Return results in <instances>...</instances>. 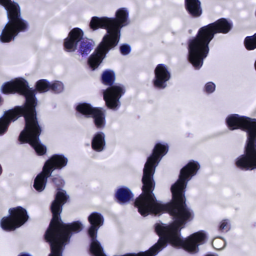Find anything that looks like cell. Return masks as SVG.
Instances as JSON below:
<instances>
[{
  "label": "cell",
  "mask_w": 256,
  "mask_h": 256,
  "mask_svg": "<svg viewBox=\"0 0 256 256\" xmlns=\"http://www.w3.org/2000/svg\"><path fill=\"white\" fill-rule=\"evenodd\" d=\"M0 5L6 11L8 22L0 34L2 43L12 42L18 34L26 32L29 28L28 22L20 16V9L18 3L14 0H2Z\"/></svg>",
  "instance_id": "6"
},
{
  "label": "cell",
  "mask_w": 256,
  "mask_h": 256,
  "mask_svg": "<svg viewBox=\"0 0 256 256\" xmlns=\"http://www.w3.org/2000/svg\"><path fill=\"white\" fill-rule=\"evenodd\" d=\"M184 6L188 13L194 18L200 17L202 14L201 4L198 0H186Z\"/></svg>",
  "instance_id": "17"
},
{
  "label": "cell",
  "mask_w": 256,
  "mask_h": 256,
  "mask_svg": "<svg viewBox=\"0 0 256 256\" xmlns=\"http://www.w3.org/2000/svg\"><path fill=\"white\" fill-rule=\"evenodd\" d=\"M50 83L46 80L41 79L36 82L34 90L36 93L42 94L50 90Z\"/></svg>",
  "instance_id": "20"
},
{
  "label": "cell",
  "mask_w": 256,
  "mask_h": 256,
  "mask_svg": "<svg viewBox=\"0 0 256 256\" xmlns=\"http://www.w3.org/2000/svg\"><path fill=\"white\" fill-rule=\"evenodd\" d=\"M68 163V159L61 154H54L50 156L44 163L42 171L34 178L32 186L38 192L44 190L47 179L55 170H60Z\"/></svg>",
  "instance_id": "7"
},
{
  "label": "cell",
  "mask_w": 256,
  "mask_h": 256,
  "mask_svg": "<svg viewBox=\"0 0 256 256\" xmlns=\"http://www.w3.org/2000/svg\"><path fill=\"white\" fill-rule=\"evenodd\" d=\"M76 111L85 117H91L95 126L102 129L106 124V111L102 108L94 107L86 102H79L74 106Z\"/></svg>",
  "instance_id": "9"
},
{
  "label": "cell",
  "mask_w": 256,
  "mask_h": 256,
  "mask_svg": "<svg viewBox=\"0 0 256 256\" xmlns=\"http://www.w3.org/2000/svg\"><path fill=\"white\" fill-rule=\"evenodd\" d=\"M125 87L122 84H116L102 91L105 106L110 110H116L120 106V98L124 94Z\"/></svg>",
  "instance_id": "10"
},
{
  "label": "cell",
  "mask_w": 256,
  "mask_h": 256,
  "mask_svg": "<svg viewBox=\"0 0 256 256\" xmlns=\"http://www.w3.org/2000/svg\"><path fill=\"white\" fill-rule=\"evenodd\" d=\"M8 213V215L0 220V227L5 232H14L28 220L29 216L26 210L20 206L10 208Z\"/></svg>",
  "instance_id": "8"
},
{
  "label": "cell",
  "mask_w": 256,
  "mask_h": 256,
  "mask_svg": "<svg viewBox=\"0 0 256 256\" xmlns=\"http://www.w3.org/2000/svg\"><path fill=\"white\" fill-rule=\"evenodd\" d=\"M130 22L129 12L126 8H120L115 12V16L91 18L88 26L94 31L99 28L106 30L102 40L94 52L88 58L86 64L88 68L94 71L100 66L108 52L118 44L120 30Z\"/></svg>",
  "instance_id": "3"
},
{
  "label": "cell",
  "mask_w": 256,
  "mask_h": 256,
  "mask_svg": "<svg viewBox=\"0 0 256 256\" xmlns=\"http://www.w3.org/2000/svg\"><path fill=\"white\" fill-rule=\"evenodd\" d=\"M1 93L5 94H18L24 98V102L21 106H16L4 113L0 118V135L8 130L12 122L20 116L24 118V128L20 134L18 141L20 144H28L36 154L39 156L44 155L46 148L39 140L41 134L36 115L37 98L36 92L30 87L27 81L22 77L14 78L4 82L0 89Z\"/></svg>",
  "instance_id": "1"
},
{
  "label": "cell",
  "mask_w": 256,
  "mask_h": 256,
  "mask_svg": "<svg viewBox=\"0 0 256 256\" xmlns=\"http://www.w3.org/2000/svg\"><path fill=\"white\" fill-rule=\"evenodd\" d=\"M90 226L86 230L87 234L91 240L96 239L98 231L104 224L103 216L98 212L91 213L88 218Z\"/></svg>",
  "instance_id": "13"
},
{
  "label": "cell",
  "mask_w": 256,
  "mask_h": 256,
  "mask_svg": "<svg viewBox=\"0 0 256 256\" xmlns=\"http://www.w3.org/2000/svg\"><path fill=\"white\" fill-rule=\"evenodd\" d=\"M18 256H32L28 252H22L20 253Z\"/></svg>",
  "instance_id": "27"
},
{
  "label": "cell",
  "mask_w": 256,
  "mask_h": 256,
  "mask_svg": "<svg viewBox=\"0 0 256 256\" xmlns=\"http://www.w3.org/2000/svg\"><path fill=\"white\" fill-rule=\"evenodd\" d=\"M64 90V84L58 80H53L50 82V90L55 94L62 92Z\"/></svg>",
  "instance_id": "22"
},
{
  "label": "cell",
  "mask_w": 256,
  "mask_h": 256,
  "mask_svg": "<svg viewBox=\"0 0 256 256\" xmlns=\"http://www.w3.org/2000/svg\"><path fill=\"white\" fill-rule=\"evenodd\" d=\"M105 136L103 132H98L92 136L91 140L92 148L95 152H100L104 150L106 146Z\"/></svg>",
  "instance_id": "18"
},
{
  "label": "cell",
  "mask_w": 256,
  "mask_h": 256,
  "mask_svg": "<svg viewBox=\"0 0 256 256\" xmlns=\"http://www.w3.org/2000/svg\"><path fill=\"white\" fill-rule=\"evenodd\" d=\"M84 33L79 28H74L68 32L67 37L64 40L63 48L68 52H74L77 49L78 44L84 38Z\"/></svg>",
  "instance_id": "11"
},
{
  "label": "cell",
  "mask_w": 256,
  "mask_h": 256,
  "mask_svg": "<svg viewBox=\"0 0 256 256\" xmlns=\"http://www.w3.org/2000/svg\"><path fill=\"white\" fill-rule=\"evenodd\" d=\"M233 22L228 18H220L201 27L194 36L186 43L187 60L195 70H199L209 52V44L217 34H226L233 28Z\"/></svg>",
  "instance_id": "4"
},
{
  "label": "cell",
  "mask_w": 256,
  "mask_h": 256,
  "mask_svg": "<svg viewBox=\"0 0 256 256\" xmlns=\"http://www.w3.org/2000/svg\"><path fill=\"white\" fill-rule=\"evenodd\" d=\"M254 68H255V70L256 71V60L254 62Z\"/></svg>",
  "instance_id": "28"
},
{
  "label": "cell",
  "mask_w": 256,
  "mask_h": 256,
  "mask_svg": "<svg viewBox=\"0 0 256 256\" xmlns=\"http://www.w3.org/2000/svg\"><path fill=\"white\" fill-rule=\"evenodd\" d=\"M115 74L112 70L107 69L104 70L100 76V81L106 86H111L115 80Z\"/></svg>",
  "instance_id": "19"
},
{
  "label": "cell",
  "mask_w": 256,
  "mask_h": 256,
  "mask_svg": "<svg viewBox=\"0 0 256 256\" xmlns=\"http://www.w3.org/2000/svg\"><path fill=\"white\" fill-rule=\"evenodd\" d=\"M159 220L160 223L164 224H168L172 222V218L168 214H162L159 217Z\"/></svg>",
  "instance_id": "24"
},
{
  "label": "cell",
  "mask_w": 256,
  "mask_h": 256,
  "mask_svg": "<svg viewBox=\"0 0 256 256\" xmlns=\"http://www.w3.org/2000/svg\"><path fill=\"white\" fill-rule=\"evenodd\" d=\"M244 44L248 50L256 49V33L252 36H246L244 40Z\"/></svg>",
  "instance_id": "21"
},
{
  "label": "cell",
  "mask_w": 256,
  "mask_h": 256,
  "mask_svg": "<svg viewBox=\"0 0 256 256\" xmlns=\"http://www.w3.org/2000/svg\"><path fill=\"white\" fill-rule=\"evenodd\" d=\"M120 51L122 55H127L130 52V47L128 44H121L119 48Z\"/></svg>",
  "instance_id": "25"
},
{
  "label": "cell",
  "mask_w": 256,
  "mask_h": 256,
  "mask_svg": "<svg viewBox=\"0 0 256 256\" xmlns=\"http://www.w3.org/2000/svg\"><path fill=\"white\" fill-rule=\"evenodd\" d=\"M255 15H256V12H255Z\"/></svg>",
  "instance_id": "29"
},
{
  "label": "cell",
  "mask_w": 256,
  "mask_h": 256,
  "mask_svg": "<svg viewBox=\"0 0 256 256\" xmlns=\"http://www.w3.org/2000/svg\"><path fill=\"white\" fill-rule=\"evenodd\" d=\"M116 200L121 204H126L130 202L134 197V194L127 187L120 186L114 192Z\"/></svg>",
  "instance_id": "14"
},
{
  "label": "cell",
  "mask_w": 256,
  "mask_h": 256,
  "mask_svg": "<svg viewBox=\"0 0 256 256\" xmlns=\"http://www.w3.org/2000/svg\"><path fill=\"white\" fill-rule=\"evenodd\" d=\"M216 86L214 84L211 82L210 86L208 88H204V91L207 94H210L215 90Z\"/></svg>",
  "instance_id": "26"
},
{
  "label": "cell",
  "mask_w": 256,
  "mask_h": 256,
  "mask_svg": "<svg viewBox=\"0 0 256 256\" xmlns=\"http://www.w3.org/2000/svg\"><path fill=\"white\" fill-rule=\"evenodd\" d=\"M231 228V224L228 220H223L218 226V232L224 234L228 232Z\"/></svg>",
  "instance_id": "23"
},
{
  "label": "cell",
  "mask_w": 256,
  "mask_h": 256,
  "mask_svg": "<svg viewBox=\"0 0 256 256\" xmlns=\"http://www.w3.org/2000/svg\"><path fill=\"white\" fill-rule=\"evenodd\" d=\"M154 78L152 80L154 86L158 90L164 89L166 82L170 78V73L164 64H158L154 70Z\"/></svg>",
  "instance_id": "12"
},
{
  "label": "cell",
  "mask_w": 256,
  "mask_h": 256,
  "mask_svg": "<svg viewBox=\"0 0 256 256\" xmlns=\"http://www.w3.org/2000/svg\"><path fill=\"white\" fill-rule=\"evenodd\" d=\"M94 45L92 40L85 37L78 44L76 53L82 58H84L94 48Z\"/></svg>",
  "instance_id": "16"
},
{
  "label": "cell",
  "mask_w": 256,
  "mask_h": 256,
  "mask_svg": "<svg viewBox=\"0 0 256 256\" xmlns=\"http://www.w3.org/2000/svg\"><path fill=\"white\" fill-rule=\"evenodd\" d=\"M70 198L66 191L58 188L52 202L50 210L52 218L44 236V240L50 246V253L48 256H62L66 246L74 234L81 232L84 226L80 220L65 223L61 219L60 214L63 206L69 201Z\"/></svg>",
  "instance_id": "2"
},
{
  "label": "cell",
  "mask_w": 256,
  "mask_h": 256,
  "mask_svg": "<svg viewBox=\"0 0 256 256\" xmlns=\"http://www.w3.org/2000/svg\"><path fill=\"white\" fill-rule=\"evenodd\" d=\"M225 122L230 130H240L247 133L244 154L236 160L235 165L245 170L256 169V125L254 118L231 114L226 117Z\"/></svg>",
  "instance_id": "5"
},
{
  "label": "cell",
  "mask_w": 256,
  "mask_h": 256,
  "mask_svg": "<svg viewBox=\"0 0 256 256\" xmlns=\"http://www.w3.org/2000/svg\"><path fill=\"white\" fill-rule=\"evenodd\" d=\"M198 252L190 254L182 248H176L168 244L155 256H198Z\"/></svg>",
  "instance_id": "15"
}]
</instances>
